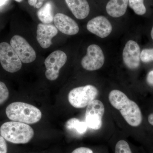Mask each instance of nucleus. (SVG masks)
Wrapping results in <instances>:
<instances>
[{"instance_id": "obj_18", "label": "nucleus", "mask_w": 153, "mask_h": 153, "mask_svg": "<svg viewBox=\"0 0 153 153\" xmlns=\"http://www.w3.org/2000/svg\"><path fill=\"white\" fill-rule=\"evenodd\" d=\"M129 5L137 15L142 16L146 12L144 0H128Z\"/></svg>"}, {"instance_id": "obj_26", "label": "nucleus", "mask_w": 153, "mask_h": 153, "mask_svg": "<svg viewBox=\"0 0 153 153\" xmlns=\"http://www.w3.org/2000/svg\"><path fill=\"white\" fill-rule=\"evenodd\" d=\"M148 121H149V123L153 126V113L151 114L149 116Z\"/></svg>"}, {"instance_id": "obj_10", "label": "nucleus", "mask_w": 153, "mask_h": 153, "mask_svg": "<svg viewBox=\"0 0 153 153\" xmlns=\"http://www.w3.org/2000/svg\"><path fill=\"white\" fill-rule=\"evenodd\" d=\"M140 49L135 41L130 40L127 42L123 52V62L130 69L138 68L140 62Z\"/></svg>"}, {"instance_id": "obj_14", "label": "nucleus", "mask_w": 153, "mask_h": 153, "mask_svg": "<svg viewBox=\"0 0 153 153\" xmlns=\"http://www.w3.org/2000/svg\"><path fill=\"white\" fill-rule=\"evenodd\" d=\"M68 8L76 19L82 20L88 16L90 7L87 0H65Z\"/></svg>"}, {"instance_id": "obj_4", "label": "nucleus", "mask_w": 153, "mask_h": 153, "mask_svg": "<svg viewBox=\"0 0 153 153\" xmlns=\"http://www.w3.org/2000/svg\"><path fill=\"white\" fill-rule=\"evenodd\" d=\"M98 91L94 85H88L73 88L69 92L68 100L72 106L83 108L95 100Z\"/></svg>"}, {"instance_id": "obj_11", "label": "nucleus", "mask_w": 153, "mask_h": 153, "mask_svg": "<svg viewBox=\"0 0 153 153\" xmlns=\"http://www.w3.org/2000/svg\"><path fill=\"white\" fill-rule=\"evenodd\" d=\"M87 29L91 33L101 38H106L112 32V27L108 20L103 16L93 18L87 23Z\"/></svg>"}, {"instance_id": "obj_23", "label": "nucleus", "mask_w": 153, "mask_h": 153, "mask_svg": "<svg viewBox=\"0 0 153 153\" xmlns=\"http://www.w3.org/2000/svg\"><path fill=\"white\" fill-rule=\"evenodd\" d=\"M71 153H94L92 150L88 148L79 147L74 150Z\"/></svg>"}, {"instance_id": "obj_20", "label": "nucleus", "mask_w": 153, "mask_h": 153, "mask_svg": "<svg viewBox=\"0 0 153 153\" xmlns=\"http://www.w3.org/2000/svg\"><path fill=\"white\" fill-rule=\"evenodd\" d=\"M9 91L4 82L0 81V105L3 104L8 99Z\"/></svg>"}, {"instance_id": "obj_9", "label": "nucleus", "mask_w": 153, "mask_h": 153, "mask_svg": "<svg viewBox=\"0 0 153 153\" xmlns=\"http://www.w3.org/2000/svg\"><path fill=\"white\" fill-rule=\"evenodd\" d=\"M10 44L23 63H32L36 60V54L35 50L22 36H14L11 38Z\"/></svg>"}, {"instance_id": "obj_27", "label": "nucleus", "mask_w": 153, "mask_h": 153, "mask_svg": "<svg viewBox=\"0 0 153 153\" xmlns=\"http://www.w3.org/2000/svg\"><path fill=\"white\" fill-rule=\"evenodd\" d=\"M42 4H43V1L38 2L35 7L37 9L41 8V7H42Z\"/></svg>"}, {"instance_id": "obj_17", "label": "nucleus", "mask_w": 153, "mask_h": 153, "mask_svg": "<svg viewBox=\"0 0 153 153\" xmlns=\"http://www.w3.org/2000/svg\"><path fill=\"white\" fill-rule=\"evenodd\" d=\"M65 126L67 129L69 130H74L80 134L85 133L88 127L85 122L80 121L76 118H72L68 120L66 122Z\"/></svg>"}, {"instance_id": "obj_22", "label": "nucleus", "mask_w": 153, "mask_h": 153, "mask_svg": "<svg viewBox=\"0 0 153 153\" xmlns=\"http://www.w3.org/2000/svg\"><path fill=\"white\" fill-rule=\"evenodd\" d=\"M7 153V146L6 140L0 135V153Z\"/></svg>"}, {"instance_id": "obj_1", "label": "nucleus", "mask_w": 153, "mask_h": 153, "mask_svg": "<svg viewBox=\"0 0 153 153\" xmlns=\"http://www.w3.org/2000/svg\"><path fill=\"white\" fill-rule=\"evenodd\" d=\"M108 98L111 105L120 111L129 125L133 127H137L141 124L142 114L139 107L123 92L118 90L111 91Z\"/></svg>"}, {"instance_id": "obj_8", "label": "nucleus", "mask_w": 153, "mask_h": 153, "mask_svg": "<svg viewBox=\"0 0 153 153\" xmlns=\"http://www.w3.org/2000/svg\"><path fill=\"white\" fill-rule=\"evenodd\" d=\"M105 57L102 50L95 44L91 45L87 49V54L81 60V65L88 71L98 70L103 66Z\"/></svg>"}, {"instance_id": "obj_15", "label": "nucleus", "mask_w": 153, "mask_h": 153, "mask_svg": "<svg viewBox=\"0 0 153 153\" xmlns=\"http://www.w3.org/2000/svg\"><path fill=\"white\" fill-rule=\"evenodd\" d=\"M128 0H110L106 5L107 13L111 16L119 18L126 11Z\"/></svg>"}, {"instance_id": "obj_13", "label": "nucleus", "mask_w": 153, "mask_h": 153, "mask_svg": "<svg viewBox=\"0 0 153 153\" xmlns=\"http://www.w3.org/2000/svg\"><path fill=\"white\" fill-rule=\"evenodd\" d=\"M58 33L57 28L52 25L39 24L37 27V39L44 49L49 48L52 44V40Z\"/></svg>"}, {"instance_id": "obj_12", "label": "nucleus", "mask_w": 153, "mask_h": 153, "mask_svg": "<svg viewBox=\"0 0 153 153\" xmlns=\"http://www.w3.org/2000/svg\"><path fill=\"white\" fill-rule=\"evenodd\" d=\"M55 27L60 32L69 36H73L79 32L78 25L73 19L65 14L57 13L54 19Z\"/></svg>"}, {"instance_id": "obj_30", "label": "nucleus", "mask_w": 153, "mask_h": 153, "mask_svg": "<svg viewBox=\"0 0 153 153\" xmlns=\"http://www.w3.org/2000/svg\"><path fill=\"white\" fill-rule=\"evenodd\" d=\"M15 1H16L18 2H21L23 0H15Z\"/></svg>"}, {"instance_id": "obj_3", "label": "nucleus", "mask_w": 153, "mask_h": 153, "mask_svg": "<svg viewBox=\"0 0 153 153\" xmlns=\"http://www.w3.org/2000/svg\"><path fill=\"white\" fill-rule=\"evenodd\" d=\"M0 134L9 142L20 144L29 143L34 137V131L27 124L11 121L2 125Z\"/></svg>"}, {"instance_id": "obj_2", "label": "nucleus", "mask_w": 153, "mask_h": 153, "mask_svg": "<svg viewBox=\"0 0 153 153\" xmlns=\"http://www.w3.org/2000/svg\"><path fill=\"white\" fill-rule=\"evenodd\" d=\"M6 114L10 120L27 124L37 123L42 117L40 109L32 105L21 102L9 105L6 108Z\"/></svg>"}, {"instance_id": "obj_19", "label": "nucleus", "mask_w": 153, "mask_h": 153, "mask_svg": "<svg viewBox=\"0 0 153 153\" xmlns=\"http://www.w3.org/2000/svg\"><path fill=\"white\" fill-rule=\"evenodd\" d=\"M115 153H132L128 143L124 140H120L116 144Z\"/></svg>"}, {"instance_id": "obj_28", "label": "nucleus", "mask_w": 153, "mask_h": 153, "mask_svg": "<svg viewBox=\"0 0 153 153\" xmlns=\"http://www.w3.org/2000/svg\"><path fill=\"white\" fill-rule=\"evenodd\" d=\"M8 0H0V7L4 5Z\"/></svg>"}, {"instance_id": "obj_5", "label": "nucleus", "mask_w": 153, "mask_h": 153, "mask_svg": "<svg viewBox=\"0 0 153 153\" xmlns=\"http://www.w3.org/2000/svg\"><path fill=\"white\" fill-rule=\"evenodd\" d=\"M0 63L5 71L15 73L21 69L22 62L10 44H0Z\"/></svg>"}, {"instance_id": "obj_24", "label": "nucleus", "mask_w": 153, "mask_h": 153, "mask_svg": "<svg viewBox=\"0 0 153 153\" xmlns=\"http://www.w3.org/2000/svg\"><path fill=\"white\" fill-rule=\"evenodd\" d=\"M146 80L149 85L153 86V70L149 71L148 73Z\"/></svg>"}, {"instance_id": "obj_16", "label": "nucleus", "mask_w": 153, "mask_h": 153, "mask_svg": "<svg viewBox=\"0 0 153 153\" xmlns=\"http://www.w3.org/2000/svg\"><path fill=\"white\" fill-rule=\"evenodd\" d=\"M38 19L44 24H49L54 21L52 4L50 2L45 4L37 12Z\"/></svg>"}, {"instance_id": "obj_29", "label": "nucleus", "mask_w": 153, "mask_h": 153, "mask_svg": "<svg viewBox=\"0 0 153 153\" xmlns=\"http://www.w3.org/2000/svg\"><path fill=\"white\" fill-rule=\"evenodd\" d=\"M151 37H152V39L153 40V26L152 29V31H151Z\"/></svg>"}, {"instance_id": "obj_21", "label": "nucleus", "mask_w": 153, "mask_h": 153, "mask_svg": "<svg viewBox=\"0 0 153 153\" xmlns=\"http://www.w3.org/2000/svg\"><path fill=\"white\" fill-rule=\"evenodd\" d=\"M140 59L144 63L153 61V49H146L140 53Z\"/></svg>"}, {"instance_id": "obj_25", "label": "nucleus", "mask_w": 153, "mask_h": 153, "mask_svg": "<svg viewBox=\"0 0 153 153\" xmlns=\"http://www.w3.org/2000/svg\"><path fill=\"white\" fill-rule=\"evenodd\" d=\"M38 1H39V2H40L44 0H28V2L30 6L35 7L37 3H38Z\"/></svg>"}, {"instance_id": "obj_6", "label": "nucleus", "mask_w": 153, "mask_h": 153, "mask_svg": "<svg viewBox=\"0 0 153 153\" xmlns=\"http://www.w3.org/2000/svg\"><path fill=\"white\" fill-rule=\"evenodd\" d=\"M67 60V55L63 51L57 50L51 53L44 61L47 79L51 81L56 80L59 76L60 68L65 65Z\"/></svg>"}, {"instance_id": "obj_7", "label": "nucleus", "mask_w": 153, "mask_h": 153, "mask_svg": "<svg viewBox=\"0 0 153 153\" xmlns=\"http://www.w3.org/2000/svg\"><path fill=\"white\" fill-rule=\"evenodd\" d=\"M105 107L100 100H95L87 105L85 113V122L88 127L98 130L102 126V118Z\"/></svg>"}]
</instances>
